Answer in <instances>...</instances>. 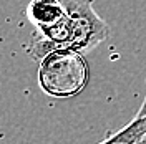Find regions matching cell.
Here are the masks:
<instances>
[{
  "mask_svg": "<svg viewBox=\"0 0 146 144\" xmlns=\"http://www.w3.org/2000/svg\"><path fill=\"white\" fill-rule=\"evenodd\" d=\"M88 76L83 53L72 48H56L40 60L38 85L52 98L66 99L80 94L88 83Z\"/></svg>",
  "mask_w": 146,
  "mask_h": 144,
  "instance_id": "1",
  "label": "cell"
},
{
  "mask_svg": "<svg viewBox=\"0 0 146 144\" xmlns=\"http://www.w3.org/2000/svg\"><path fill=\"white\" fill-rule=\"evenodd\" d=\"M62 3L72 27L66 48L85 55L108 38L110 28L106 22L95 12L93 0H62Z\"/></svg>",
  "mask_w": 146,
  "mask_h": 144,
  "instance_id": "2",
  "label": "cell"
},
{
  "mask_svg": "<svg viewBox=\"0 0 146 144\" xmlns=\"http://www.w3.org/2000/svg\"><path fill=\"white\" fill-rule=\"evenodd\" d=\"M62 0H32L27 7V17L35 28L53 25L65 17Z\"/></svg>",
  "mask_w": 146,
  "mask_h": 144,
  "instance_id": "3",
  "label": "cell"
},
{
  "mask_svg": "<svg viewBox=\"0 0 146 144\" xmlns=\"http://www.w3.org/2000/svg\"><path fill=\"white\" fill-rule=\"evenodd\" d=\"M146 133V113H139L128 124L98 144H135Z\"/></svg>",
  "mask_w": 146,
  "mask_h": 144,
  "instance_id": "4",
  "label": "cell"
},
{
  "mask_svg": "<svg viewBox=\"0 0 146 144\" xmlns=\"http://www.w3.org/2000/svg\"><path fill=\"white\" fill-rule=\"evenodd\" d=\"M135 144H146V133H145L143 136H141V137H139V139H138V141H136Z\"/></svg>",
  "mask_w": 146,
  "mask_h": 144,
  "instance_id": "5",
  "label": "cell"
}]
</instances>
